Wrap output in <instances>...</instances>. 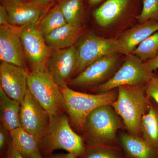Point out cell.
Returning a JSON list of instances; mask_svg holds the SVG:
<instances>
[{"label":"cell","mask_w":158,"mask_h":158,"mask_svg":"<svg viewBox=\"0 0 158 158\" xmlns=\"http://www.w3.org/2000/svg\"><path fill=\"white\" fill-rule=\"evenodd\" d=\"M146 85L118 87L117 98L111 105L121 118L129 134L133 135L139 136L141 134V120L149 107Z\"/></svg>","instance_id":"cell-1"},{"label":"cell","mask_w":158,"mask_h":158,"mask_svg":"<svg viewBox=\"0 0 158 158\" xmlns=\"http://www.w3.org/2000/svg\"><path fill=\"white\" fill-rule=\"evenodd\" d=\"M69 120L65 113L51 118L48 129L39 142L43 152L49 154L56 150L62 149L77 157L84 154V140L71 128Z\"/></svg>","instance_id":"cell-2"},{"label":"cell","mask_w":158,"mask_h":158,"mask_svg":"<svg viewBox=\"0 0 158 158\" xmlns=\"http://www.w3.org/2000/svg\"><path fill=\"white\" fill-rule=\"evenodd\" d=\"M60 87L65 100L67 113L73 124L83 130L85 119L92 111L105 105H112L118 97L114 90L94 94L78 92L69 88L67 85Z\"/></svg>","instance_id":"cell-3"},{"label":"cell","mask_w":158,"mask_h":158,"mask_svg":"<svg viewBox=\"0 0 158 158\" xmlns=\"http://www.w3.org/2000/svg\"><path fill=\"white\" fill-rule=\"evenodd\" d=\"M123 122L111 105L100 106L87 116L83 131L89 144L106 145L115 141Z\"/></svg>","instance_id":"cell-4"},{"label":"cell","mask_w":158,"mask_h":158,"mask_svg":"<svg viewBox=\"0 0 158 158\" xmlns=\"http://www.w3.org/2000/svg\"><path fill=\"white\" fill-rule=\"evenodd\" d=\"M28 88L48 112L51 118L67 113L65 100L60 87L51 77L47 68L28 71Z\"/></svg>","instance_id":"cell-5"},{"label":"cell","mask_w":158,"mask_h":158,"mask_svg":"<svg viewBox=\"0 0 158 158\" xmlns=\"http://www.w3.org/2000/svg\"><path fill=\"white\" fill-rule=\"evenodd\" d=\"M154 74L144 62L134 54L128 56L120 68L107 81L93 90L103 93L122 86H142L146 85Z\"/></svg>","instance_id":"cell-6"},{"label":"cell","mask_w":158,"mask_h":158,"mask_svg":"<svg viewBox=\"0 0 158 158\" xmlns=\"http://www.w3.org/2000/svg\"><path fill=\"white\" fill-rule=\"evenodd\" d=\"M76 47L78 63L75 73L78 74L99 58L121 52L118 39L105 38L89 33L82 37Z\"/></svg>","instance_id":"cell-7"},{"label":"cell","mask_w":158,"mask_h":158,"mask_svg":"<svg viewBox=\"0 0 158 158\" xmlns=\"http://www.w3.org/2000/svg\"><path fill=\"white\" fill-rule=\"evenodd\" d=\"M19 118L21 127L34 136L39 144L48 129L51 118L28 88L21 104Z\"/></svg>","instance_id":"cell-8"},{"label":"cell","mask_w":158,"mask_h":158,"mask_svg":"<svg viewBox=\"0 0 158 158\" xmlns=\"http://www.w3.org/2000/svg\"><path fill=\"white\" fill-rule=\"evenodd\" d=\"M19 35L26 58L31 63L32 70H43L47 68L48 61L52 50L47 44L37 24L21 27Z\"/></svg>","instance_id":"cell-9"},{"label":"cell","mask_w":158,"mask_h":158,"mask_svg":"<svg viewBox=\"0 0 158 158\" xmlns=\"http://www.w3.org/2000/svg\"><path fill=\"white\" fill-rule=\"evenodd\" d=\"M78 63L76 47L52 51L48 61L47 68L55 82L59 87L67 85L75 74Z\"/></svg>","instance_id":"cell-10"},{"label":"cell","mask_w":158,"mask_h":158,"mask_svg":"<svg viewBox=\"0 0 158 158\" xmlns=\"http://www.w3.org/2000/svg\"><path fill=\"white\" fill-rule=\"evenodd\" d=\"M118 54L108 55L97 59L85 70L71 79L70 86L81 88H94L107 79L115 69L118 61Z\"/></svg>","instance_id":"cell-11"},{"label":"cell","mask_w":158,"mask_h":158,"mask_svg":"<svg viewBox=\"0 0 158 158\" xmlns=\"http://www.w3.org/2000/svg\"><path fill=\"white\" fill-rule=\"evenodd\" d=\"M28 75L26 68L2 62L0 87L9 98L21 104L28 89Z\"/></svg>","instance_id":"cell-12"},{"label":"cell","mask_w":158,"mask_h":158,"mask_svg":"<svg viewBox=\"0 0 158 158\" xmlns=\"http://www.w3.org/2000/svg\"><path fill=\"white\" fill-rule=\"evenodd\" d=\"M20 28L10 25L0 26V59L2 62L25 68Z\"/></svg>","instance_id":"cell-13"},{"label":"cell","mask_w":158,"mask_h":158,"mask_svg":"<svg viewBox=\"0 0 158 158\" xmlns=\"http://www.w3.org/2000/svg\"><path fill=\"white\" fill-rule=\"evenodd\" d=\"M7 11L9 24L18 27L37 24L42 12L40 6L31 2L1 0Z\"/></svg>","instance_id":"cell-14"},{"label":"cell","mask_w":158,"mask_h":158,"mask_svg":"<svg viewBox=\"0 0 158 158\" xmlns=\"http://www.w3.org/2000/svg\"><path fill=\"white\" fill-rule=\"evenodd\" d=\"M158 31V21H149L142 23L123 33L118 38L120 53L129 56L141 42Z\"/></svg>","instance_id":"cell-15"},{"label":"cell","mask_w":158,"mask_h":158,"mask_svg":"<svg viewBox=\"0 0 158 158\" xmlns=\"http://www.w3.org/2000/svg\"><path fill=\"white\" fill-rule=\"evenodd\" d=\"M82 26L67 24L52 31L44 37L47 44L52 50L68 48L74 45L83 33Z\"/></svg>","instance_id":"cell-16"},{"label":"cell","mask_w":158,"mask_h":158,"mask_svg":"<svg viewBox=\"0 0 158 158\" xmlns=\"http://www.w3.org/2000/svg\"><path fill=\"white\" fill-rule=\"evenodd\" d=\"M11 144L25 158H44L40 152L39 143L35 138L19 127L10 131Z\"/></svg>","instance_id":"cell-17"},{"label":"cell","mask_w":158,"mask_h":158,"mask_svg":"<svg viewBox=\"0 0 158 158\" xmlns=\"http://www.w3.org/2000/svg\"><path fill=\"white\" fill-rule=\"evenodd\" d=\"M120 143L127 155L131 158H158V150L152 147L143 138L121 133Z\"/></svg>","instance_id":"cell-18"},{"label":"cell","mask_w":158,"mask_h":158,"mask_svg":"<svg viewBox=\"0 0 158 158\" xmlns=\"http://www.w3.org/2000/svg\"><path fill=\"white\" fill-rule=\"evenodd\" d=\"M21 103L9 98L0 87V119L9 131L21 127L19 118Z\"/></svg>","instance_id":"cell-19"},{"label":"cell","mask_w":158,"mask_h":158,"mask_svg":"<svg viewBox=\"0 0 158 158\" xmlns=\"http://www.w3.org/2000/svg\"><path fill=\"white\" fill-rule=\"evenodd\" d=\"M129 0H107L94 12L96 23L106 27L116 22L127 8Z\"/></svg>","instance_id":"cell-20"},{"label":"cell","mask_w":158,"mask_h":158,"mask_svg":"<svg viewBox=\"0 0 158 158\" xmlns=\"http://www.w3.org/2000/svg\"><path fill=\"white\" fill-rule=\"evenodd\" d=\"M141 132L143 139L158 150V106L150 102L149 107L141 120Z\"/></svg>","instance_id":"cell-21"},{"label":"cell","mask_w":158,"mask_h":158,"mask_svg":"<svg viewBox=\"0 0 158 158\" xmlns=\"http://www.w3.org/2000/svg\"><path fill=\"white\" fill-rule=\"evenodd\" d=\"M58 5L67 24L82 26L83 19L82 0H62Z\"/></svg>","instance_id":"cell-22"},{"label":"cell","mask_w":158,"mask_h":158,"mask_svg":"<svg viewBox=\"0 0 158 158\" xmlns=\"http://www.w3.org/2000/svg\"><path fill=\"white\" fill-rule=\"evenodd\" d=\"M67 24L58 5L40 20L37 27L39 32L44 37L52 31Z\"/></svg>","instance_id":"cell-23"},{"label":"cell","mask_w":158,"mask_h":158,"mask_svg":"<svg viewBox=\"0 0 158 158\" xmlns=\"http://www.w3.org/2000/svg\"><path fill=\"white\" fill-rule=\"evenodd\" d=\"M132 54L144 62L156 56L158 54V31L141 42Z\"/></svg>","instance_id":"cell-24"},{"label":"cell","mask_w":158,"mask_h":158,"mask_svg":"<svg viewBox=\"0 0 158 158\" xmlns=\"http://www.w3.org/2000/svg\"><path fill=\"white\" fill-rule=\"evenodd\" d=\"M81 158H119L118 154L103 144H89Z\"/></svg>","instance_id":"cell-25"},{"label":"cell","mask_w":158,"mask_h":158,"mask_svg":"<svg viewBox=\"0 0 158 158\" xmlns=\"http://www.w3.org/2000/svg\"><path fill=\"white\" fill-rule=\"evenodd\" d=\"M137 19L140 23L149 21H158V0H143L142 11Z\"/></svg>","instance_id":"cell-26"},{"label":"cell","mask_w":158,"mask_h":158,"mask_svg":"<svg viewBox=\"0 0 158 158\" xmlns=\"http://www.w3.org/2000/svg\"><path fill=\"white\" fill-rule=\"evenodd\" d=\"M146 92L149 98L152 99L158 106V74H154L146 85Z\"/></svg>","instance_id":"cell-27"},{"label":"cell","mask_w":158,"mask_h":158,"mask_svg":"<svg viewBox=\"0 0 158 158\" xmlns=\"http://www.w3.org/2000/svg\"><path fill=\"white\" fill-rule=\"evenodd\" d=\"M9 138H11L10 131L2 123H1L0 124V150L1 152H3V151L8 146Z\"/></svg>","instance_id":"cell-28"},{"label":"cell","mask_w":158,"mask_h":158,"mask_svg":"<svg viewBox=\"0 0 158 158\" xmlns=\"http://www.w3.org/2000/svg\"><path fill=\"white\" fill-rule=\"evenodd\" d=\"M9 24L8 15L6 9L3 5L0 6V26Z\"/></svg>","instance_id":"cell-29"},{"label":"cell","mask_w":158,"mask_h":158,"mask_svg":"<svg viewBox=\"0 0 158 158\" xmlns=\"http://www.w3.org/2000/svg\"><path fill=\"white\" fill-rule=\"evenodd\" d=\"M148 69L152 72L158 69V54L153 59L144 62Z\"/></svg>","instance_id":"cell-30"},{"label":"cell","mask_w":158,"mask_h":158,"mask_svg":"<svg viewBox=\"0 0 158 158\" xmlns=\"http://www.w3.org/2000/svg\"><path fill=\"white\" fill-rule=\"evenodd\" d=\"M6 158H25L10 144L6 152Z\"/></svg>","instance_id":"cell-31"},{"label":"cell","mask_w":158,"mask_h":158,"mask_svg":"<svg viewBox=\"0 0 158 158\" xmlns=\"http://www.w3.org/2000/svg\"><path fill=\"white\" fill-rule=\"evenodd\" d=\"M75 156L70 153L66 154H60L49 156L47 158H77Z\"/></svg>","instance_id":"cell-32"},{"label":"cell","mask_w":158,"mask_h":158,"mask_svg":"<svg viewBox=\"0 0 158 158\" xmlns=\"http://www.w3.org/2000/svg\"><path fill=\"white\" fill-rule=\"evenodd\" d=\"M31 2L34 3L37 6H46L54 0H30Z\"/></svg>","instance_id":"cell-33"},{"label":"cell","mask_w":158,"mask_h":158,"mask_svg":"<svg viewBox=\"0 0 158 158\" xmlns=\"http://www.w3.org/2000/svg\"><path fill=\"white\" fill-rule=\"evenodd\" d=\"M102 1V0H89V3L90 5H95L97 4H98Z\"/></svg>","instance_id":"cell-34"},{"label":"cell","mask_w":158,"mask_h":158,"mask_svg":"<svg viewBox=\"0 0 158 158\" xmlns=\"http://www.w3.org/2000/svg\"><path fill=\"white\" fill-rule=\"evenodd\" d=\"M19 1H24V2H31L30 0H19Z\"/></svg>","instance_id":"cell-35"}]
</instances>
